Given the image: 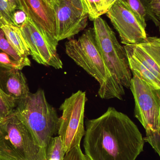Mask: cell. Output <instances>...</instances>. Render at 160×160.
Wrapping results in <instances>:
<instances>
[{
	"mask_svg": "<svg viewBox=\"0 0 160 160\" xmlns=\"http://www.w3.org/2000/svg\"><path fill=\"white\" fill-rule=\"evenodd\" d=\"M147 18L157 27L160 26V0H149V10Z\"/></svg>",
	"mask_w": 160,
	"mask_h": 160,
	"instance_id": "obj_21",
	"label": "cell"
},
{
	"mask_svg": "<svg viewBox=\"0 0 160 160\" xmlns=\"http://www.w3.org/2000/svg\"><path fill=\"white\" fill-rule=\"evenodd\" d=\"M146 136L144 138L145 142H148L155 152L160 156V131L146 132Z\"/></svg>",
	"mask_w": 160,
	"mask_h": 160,
	"instance_id": "obj_22",
	"label": "cell"
},
{
	"mask_svg": "<svg viewBox=\"0 0 160 160\" xmlns=\"http://www.w3.org/2000/svg\"><path fill=\"white\" fill-rule=\"evenodd\" d=\"M46 158V151L37 144L16 109L0 120V159Z\"/></svg>",
	"mask_w": 160,
	"mask_h": 160,
	"instance_id": "obj_4",
	"label": "cell"
},
{
	"mask_svg": "<svg viewBox=\"0 0 160 160\" xmlns=\"http://www.w3.org/2000/svg\"><path fill=\"white\" fill-rule=\"evenodd\" d=\"M56 38L70 39L85 29L89 15L80 0H54Z\"/></svg>",
	"mask_w": 160,
	"mask_h": 160,
	"instance_id": "obj_10",
	"label": "cell"
},
{
	"mask_svg": "<svg viewBox=\"0 0 160 160\" xmlns=\"http://www.w3.org/2000/svg\"><path fill=\"white\" fill-rule=\"evenodd\" d=\"M27 18L25 13L21 10L15 11L14 14V21L15 26L20 28Z\"/></svg>",
	"mask_w": 160,
	"mask_h": 160,
	"instance_id": "obj_24",
	"label": "cell"
},
{
	"mask_svg": "<svg viewBox=\"0 0 160 160\" xmlns=\"http://www.w3.org/2000/svg\"><path fill=\"white\" fill-rule=\"evenodd\" d=\"M106 14L119 34L122 44H138L147 37V26L123 0H117Z\"/></svg>",
	"mask_w": 160,
	"mask_h": 160,
	"instance_id": "obj_11",
	"label": "cell"
},
{
	"mask_svg": "<svg viewBox=\"0 0 160 160\" xmlns=\"http://www.w3.org/2000/svg\"><path fill=\"white\" fill-rule=\"evenodd\" d=\"M83 147L90 160H136L145 141L138 127L124 113L110 107L85 121Z\"/></svg>",
	"mask_w": 160,
	"mask_h": 160,
	"instance_id": "obj_1",
	"label": "cell"
},
{
	"mask_svg": "<svg viewBox=\"0 0 160 160\" xmlns=\"http://www.w3.org/2000/svg\"><path fill=\"white\" fill-rule=\"evenodd\" d=\"M0 26H1V24H0Z\"/></svg>",
	"mask_w": 160,
	"mask_h": 160,
	"instance_id": "obj_28",
	"label": "cell"
},
{
	"mask_svg": "<svg viewBox=\"0 0 160 160\" xmlns=\"http://www.w3.org/2000/svg\"><path fill=\"white\" fill-rule=\"evenodd\" d=\"M0 89L17 104L30 92L26 78L21 70L1 67Z\"/></svg>",
	"mask_w": 160,
	"mask_h": 160,
	"instance_id": "obj_13",
	"label": "cell"
},
{
	"mask_svg": "<svg viewBox=\"0 0 160 160\" xmlns=\"http://www.w3.org/2000/svg\"><path fill=\"white\" fill-rule=\"evenodd\" d=\"M65 154L61 138L58 136L53 137L46 151V160H63Z\"/></svg>",
	"mask_w": 160,
	"mask_h": 160,
	"instance_id": "obj_16",
	"label": "cell"
},
{
	"mask_svg": "<svg viewBox=\"0 0 160 160\" xmlns=\"http://www.w3.org/2000/svg\"><path fill=\"white\" fill-rule=\"evenodd\" d=\"M15 11L12 9L8 0H0V22L4 20L8 24L15 26L14 21Z\"/></svg>",
	"mask_w": 160,
	"mask_h": 160,
	"instance_id": "obj_20",
	"label": "cell"
},
{
	"mask_svg": "<svg viewBox=\"0 0 160 160\" xmlns=\"http://www.w3.org/2000/svg\"><path fill=\"white\" fill-rule=\"evenodd\" d=\"M63 160H90L85 154H84L80 146L71 148L65 154Z\"/></svg>",
	"mask_w": 160,
	"mask_h": 160,
	"instance_id": "obj_23",
	"label": "cell"
},
{
	"mask_svg": "<svg viewBox=\"0 0 160 160\" xmlns=\"http://www.w3.org/2000/svg\"><path fill=\"white\" fill-rule=\"evenodd\" d=\"M93 21L97 43L109 70L118 83L129 88L132 74L124 46L105 20L100 17Z\"/></svg>",
	"mask_w": 160,
	"mask_h": 160,
	"instance_id": "obj_5",
	"label": "cell"
},
{
	"mask_svg": "<svg viewBox=\"0 0 160 160\" xmlns=\"http://www.w3.org/2000/svg\"><path fill=\"white\" fill-rule=\"evenodd\" d=\"M50 1L51 2H52L53 1H54V0H50Z\"/></svg>",
	"mask_w": 160,
	"mask_h": 160,
	"instance_id": "obj_27",
	"label": "cell"
},
{
	"mask_svg": "<svg viewBox=\"0 0 160 160\" xmlns=\"http://www.w3.org/2000/svg\"><path fill=\"white\" fill-rule=\"evenodd\" d=\"M0 50L6 52L17 61L24 63L26 64L28 66H31V62L28 57H23L19 55L11 47L7 39L6 38L3 31L1 28H0Z\"/></svg>",
	"mask_w": 160,
	"mask_h": 160,
	"instance_id": "obj_17",
	"label": "cell"
},
{
	"mask_svg": "<svg viewBox=\"0 0 160 160\" xmlns=\"http://www.w3.org/2000/svg\"><path fill=\"white\" fill-rule=\"evenodd\" d=\"M0 160H1V159H0Z\"/></svg>",
	"mask_w": 160,
	"mask_h": 160,
	"instance_id": "obj_29",
	"label": "cell"
},
{
	"mask_svg": "<svg viewBox=\"0 0 160 160\" xmlns=\"http://www.w3.org/2000/svg\"><path fill=\"white\" fill-rule=\"evenodd\" d=\"M0 23V28L3 31L6 38L14 50L22 57H28L31 55L20 28L8 24L4 20Z\"/></svg>",
	"mask_w": 160,
	"mask_h": 160,
	"instance_id": "obj_14",
	"label": "cell"
},
{
	"mask_svg": "<svg viewBox=\"0 0 160 160\" xmlns=\"http://www.w3.org/2000/svg\"><path fill=\"white\" fill-rule=\"evenodd\" d=\"M136 14L142 23L147 26L149 10V0H123Z\"/></svg>",
	"mask_w": 160,
	"mask_h": 160,
	"instance_id": "obj_15",
	"label": "cell"
},
{
	"mask_svg": "<svg viewBox=\"0 0 160 160\" xmlns=\"http://www.w3.org/2000/svg\"><path fill=\"white\" fill-rule=\"evenodd\" d=\"M65 47L67 55L98 82V94L101 99L123 100L125 95L124 87L114 78L106 65L93 28L85 30L78 39H69Z\"/></svg>",
	"mask_w": 160,
	"mask_h": 160,
	"instance_id": "obj_2",
	"label": "cell"
},
{
	"mask_svg": "<svg viewBox=\"0 0 160 160\" xmlns=\"http://www.w3.org/2000/svg\"><path fill=\"white\" fill-rule=\"evenodd\" d=\"M84 8L88 13L89 18L94 20L101 17L100 14L101 4L102 0H80Z\"/></svg>",
	"mask_w": 160,
	"mask_h": 160,
	"instance_id": "obj_18",
	"label": "cell"
},
{
	"mask_svg": "<svg viewBox=\"0 0 160 160\" xmlns=\"http://www.w3.org/2000/svg\"><path fill=\"white\" fill-rule=\"evenodd\" d=\"M86 92L79 90L65 99L60 107L58 136L64 145L65 153L80 143L85 133L84 124Z\"/></svg>",
	"mask_w": 160,
	"mask_h": 160,
	"instance_id": "obj_7",
	"label": "cell"
},
{
	"mask_svg": "<svg viewBox=\"0 0 160 160\" xmlns=\"http://www.w3.org/2000/svg\"><path fill=\"white\" fill-rule=\"evenodd\" d=\"M16 110L37 144L47 151L51 140L58 133L59 118L44 91L39 89L34 93L29 92L17 102Z\"/></svg>",
	"mask_w": 160,
	"mask_h": 160,
	"instance_id": "obj_3",
	"label": "cell"
},
{
	"mask_svg": "<svg viewBox=\"0 0 160 160\" xmlns=\"http://www.w3.org/2000/svg\"><path fill=\"white\" fill-rule=\"evenodd\" d=\"M20 10L37 25L56 38L55 15L50 0H18ZM57 40V39H56Z\"/></svg>",
	"mask_w": 160,
	"mask_h": 160,
	"instance_id": "obj_12",
	"label": "cell"
},
{
	"mask_svg": "<svg viewBox=\"0 0 160 160\" xmlns=\"http://www.w3.org/2000/svg\"><path fill=\"white\" fill-rule=\"evenodd\" d=\"M117 0H102L101 4L100 16L106 14Z\"/></svg>",
	"mask_w": 160,
	"mask_h": 160,
	"instance_id": "obj_25",
	"label": "cell"
},
{
	"mask_svg": "<svg viewBox=\"0 0 160 160\" xmlns=\"http://www.w3.org/2000/svg\"><path fill=\"white\" fill-rule=\"evenodd\" d=\"M26 64L18 62L14 59L9 54L0 50V67L21 70L25 67Z\"/></svg>",
	"mask_w": 160,
	"mask_h": 160,
	"instance_id": "obj_19",
	"label": "cell"
},
{
	"mask_svg": "<svg viewBox=\"0 0 160 160\" xmlns=\"http://www.w3.org/2000/svg\"><path fill=\"white\" fill-rule=\"evenodd\" d=\"M130 89L134 98V115L146 132L160 131V89L133 76Z\"/></svg>",
	"mask_w": 160,
	"mask_h": 160,
	"instance_id": "obj_8",
	"label": "cell"
},
{
	"mask_svg": "<svg viewBox=\"0 0 160 160\" xmlns=\"http://www.w3.org/2000/svg\"><path fill=\"white\" fill-rule=\"evenodd\" d=\"M132 74L160 89V39L147 37L138 44L124 46Z\"/></svg>",
	"mask_w": 160,
	"mask_h": 160,
	"instance_id": "obj_6",
	"label": "cell"
},
{
	"mask_svg": "<svg viewBox=\"0 0 160 160\" xmlns=\"http://www.w3.org/2000/svg\"><path fill=\"white\" fill-rule=\"evenodd\" d=\"M9 5L12 9L16 11V10H20V5L18 0H8Z\"/></svg>",
	"mask_w": 160,
	"mask_h": 160,
	"instance_id": "obj_26",
	"label": "cell"
},
{
	"mask_svg": "<svg viewBox=\"0 0 160 160\" xmlns=\"http://www.w3.org/2000/svg\"><path fill=\"white\" fill-rule=\"evenodd\" d=\"M19 28L28 46L30 55L35 61L55 69L63 68V62L57 53L58 41L56 39L28 17Z\"/></svg>",
	"mask_w": 160,
	"mask_h": 160,
	"instance_id": "obj_9",
	"label": "cell"
}]
</instances>
